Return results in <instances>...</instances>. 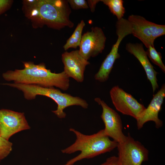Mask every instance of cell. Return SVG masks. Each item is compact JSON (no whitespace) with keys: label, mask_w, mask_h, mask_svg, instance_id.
I'll use <instances>...</instances> for the list:
<instances>
[{"label":"cell","mask_w":165,"mask_h":165,"mask_svg":"<svg viewBox=\"0 0 165 165\" xmlns=\"http://www.w3.org/2000/svg\"><path fill=\"white\" fill-rule=\"evenodd\" d=\"M16 88L21 91L27 100L35 99L37 95H40L49 97L57 104V109L52 112L60 119L65 118L66 113L64 111L65 108L72 105H78L86 109L88 104L86 101L78 97H74L68 94L63 93L60 90L54 87H45L35 84L19 83L3 84Z\"/></svg>","instance_id":"4"},{"label":"cell","mask_w":165,"mask_h":165,"mask_svg":"<svg viewBox=\"0 0 165 165\" xmlns=\"http://www.w3.org/2000/svg\"><path fill=\"white\" fill-rule=\"evenodd\" d=\"M62 60L64 71L68 76L78 82H82L86 67L90 63L80 54L79 50L64 52L62 55Z\"/></svg>","instance_id":"12"},{"label":"cell","mask_w":165,"mask_h":165,"mask_svg":"<svg viewBox=\"0 0 165 165\" xmlns=\"http://www.w3.org/2000/svg\"><path fill=\"white\" fill-rule=\"evenodd\" d=\"M85 25L83 20H82L78 24L73 34L64 46L63 48L65 50H67L70 48L76 49L78 46H79L82 36L83 29Z\"/></svg>","instance_id":"15"},{"label":"cell","mask_w":165,"mask_h":165,"mask_svg":"<svg viewBox=\"0 0 165 165\" xmlns=\"http://www.w3.org/2000/svg\"><path fill=\"white\" fill-rule=\"evenodd\" d=\"M94 101L102 108L101 117L105 126L103 129L105 134L118 143L123 141L127 136L123 131V124L120 116L100 98L96 97Z\"/></svg>","instance_id":"9"},{"label":"cell","mask_w":165,"mask_h":165,"mask_svg":"<svg viewBox=\"0 0 165 165\" xmlns=\"http://www.w3.org/2000/svg\"><path fill=\"white\" fill-rule=\"evenodd\" d=\"M110 95L116 110L122 114L130 116L137 119L146 108L130 94L118 86L111 89Z\"/></svg>","instance_id":"8"},{"label":"cell","mask_w":165,"mask_h":165,"mask_svg":"<svg viewBox=\"0 0 165 165\" xmlns=\"http://www.w3.org/2000/svg\"><path fill=\"white\" fill-rule=\"evenodd\" d=\"M68 3L73 9H86L89 8L87 1L85 0H68Z\"/></svg>","instance_id":"19"},{"label":"cell","mask_w":165,"mask_h":165,"mask_svg":"<svg viewBox=\"0 0 165 165\" xmlns=\"http://www.w3.org/2000/svg\"><path fill=\"white\" fill-rule=\"evenodd\" d=\"M100 0H87V3L88 6L90 9V10L92 12H94L95 9V7L96 4L99 2H100Z\"/></svg>","instance_id":"22"},{"label":"cell","mask_w":165,"mask_h":165,"mask_svg":"<svg viewBox=\"0 0 165 165\" xmlns=\"http://www.w3.org/2000/svg\"><path fill=\"white\" fill-rule=\"evenodd\" d=\"M100 1L108 7L111 12L116 16L118 20L123 18L125 12L123 0H102Z\"/></svg>","instance_id":"16"},{"label":"cell","mask_w":165,"mask_h":165,"mask_svg":"<svg viewBox=\"0 0 165 165\" xmlns=\"http://www.w3.org/2000/svg\"><path fill=\"white\" fill-rule=\"evenodd\" d=\"M132 28V34L138 38L147 48L154 46L155 39L165 35V25L147 20L142 16L131 15L127 19Z\"/></svg>","instance_id":"5"},{"label":"cell","mask_w":165,"mask_h":165,"mask_svg":"<svg viewBox=\"0 0 165 165\" xmlns=\"http://www.w3.org/2000/svg\"><path fill=\"white\" fill-rule=\"evenodd\" d=\"M101 165H120L117 156H112L107 158L106 161Z\"/></svg>","instance_id":"20"},{"label":"cell","mask_w":165,"mask_h":165,"mask_svg":"<svg viewBox=\"0 0 165 165\" xmlns=\"http://www.w3.org/2000/svg\"><path fill=\"white\" fill-rule=\"evenodd\" d=\"M116 27L118 36L117 41L102 62L98 71L94 75L95 80L100 82H104L108 79L116 60L120 57L118 50L121 42L125 36L132 34L131 26L127 19L123 18L118 20Z\"/></svg>","instance_id":"6"},{"label":"cell","mask_w":165,"mask_h":165,"mask_svg":"<svg viewBox=\"0 0 165 165\" xmlns=\"http://www.w3.org/2000/svg\"><path fill=\"white\" fill-rule=\"evenodd\" d=\"M11 1L7 0H0V13L4 11L9 5Z\"/></svg>","instance_id":"21"},{"label":"cell","mask_w":165,"mask_h":165,"mask_svg":"<svg viewBox=\"0 0 165 165\" xmlns=\"http://www.w3.org/2000/svg\"><path fill=\"white\" fill-rule=\"evenodd\" d=\"M106 37L100 28L92 27L91 31L82 35L79 52L85 60L88 61L102 52L104 49Z\"/></svg>","instance_id":"10"},{"label":"cell","mask_w":165,"mask_h":165,"mask_svg":"<svg viewBox=\"0 0 165 165\" xmlns=\"http://www.w3.org/2000/svg\"><path fill=\"white\" fill-rule=\"evenodd\" d=\"M13 144L0 136V160L4 159L10 153L12 150Z\"/></svg>","instance_id":"18"},{"label":"cell","mask_w":165,"mask_h":165,"mask_svg":"<svg viewBox=\"0 0 165 165\" xmlns=\"http://www.w3.org/2000/svg\"><path fill=\"white\" fill-rule=\"evenodd\" d=\"M117 148L120 165H141L148 160V150L129 134L123 141L118 143Z\"/></svg>","instance_id":"7"},{"label":"cell","mask_w":165,"mask_h":165,"mask_svg":"<svg viewBox=\"0 0 165 165\" xmlns=\"http://www.w3.org/2000/svg\"><path fill=\"white\" fill-rule=\"evenodd\" d=\"M165 97V85H162L160 89L153 97L148 107L145 109L137 119V125L138 130L142 128L144 124L149 121L155 122L157 129L162 127V121L159 119L158 114L161 108Z\"/></svg>","instance_id":"13"},{"label":"cell","mask_w":165,"mask_h":165,"mask_svg":"<svg viewBox=\"0 0 165 165\" xmlns=\"http://www.w3.org/2000/svg\"><path fill=\"white\" fill-rule=\"evenodd\" d=\"M24 64V69L8 71L2 74L3 78L16 83L35 84L45 87L55 86L64 91L68 89L69 77L64 71L57 73L52 72L42 63L36 65L30 62Z\"/></svg>","instance_id":"1"},{"label":"cell","mask_w":165,"mask_h":165,"mask_svg":"<svg viewBox=\"0 0 165 165\" xmlns=\"http://www.w3.org/2000/svg\"><path fill=\"white\" fill-rule=\"evenodd\" d=\"M147 56L150 58L152 62L157 65L165 73V66L162 60L161 54L155 49L154 46H150L146 51Z\"/></svg>","instance_id":"17"},{"label":"cell","mask_w":165,"mask_h":165,"mask_svg":"<svg viewBox=\"0 0 165 165\" xmlns=\"http://www.w3.org/2000/svg\"><path fill=\"white\" fill-rule=\"evenodd\" d=\"M30 128L24 113L0 109V136L9 140L15 134Z\"/></svg>","instance_id":"11"},{"label":"cell","mask_w":165,"mask_h":165,"mask_svg":"<svg viewBox=\"0 0 165 165\" xmlns=\"http://www.w3.org/2000/svg\"><path fill=\"white\" fill-rule=\"evenodd\" d=\"M26 2L30 16L38 19L43 24L57 29L74 26L70 20L71 9L67 1L28 0Z\"/></svg>","instance_id":"3"},{"label":"cell","mask_w":165,"mask_h":165,"mask_svg":"<svg viewBox=\"0 0 165 165\" xmlns=\"http://www.w3.org/2000/svg\"><path fill=\"white\" fill-rule=\"evenodd\" d=\"M126 50L134 55L141 64L145 71L148 79L151 83L154 93L159 87L156 78L158 73L155 70L153 66L149 62L143 44L129 43L126 44Z\"/></svg>","instance_id":"14"},{"label":"cell","mask_w":165,"mask_h":165,"mask_svg":"<svg viewBox=\"0 0 165 165\" xmlns=\"http://www.w3.org/2000/svg\"><path fill=\"white\" fill-rule=\"evenodd\" d=\"M69 130L75 135L76 139L74 143L61 151L67 154L78 151H80L81 153L63 165H73L82 159L92 158L110 152L117 148L118 144L116 141L111 140L105 134L103 129L90 135L84 134L73 128H70Z\"/></svg>","instance_id":"2"}]
</instances>
